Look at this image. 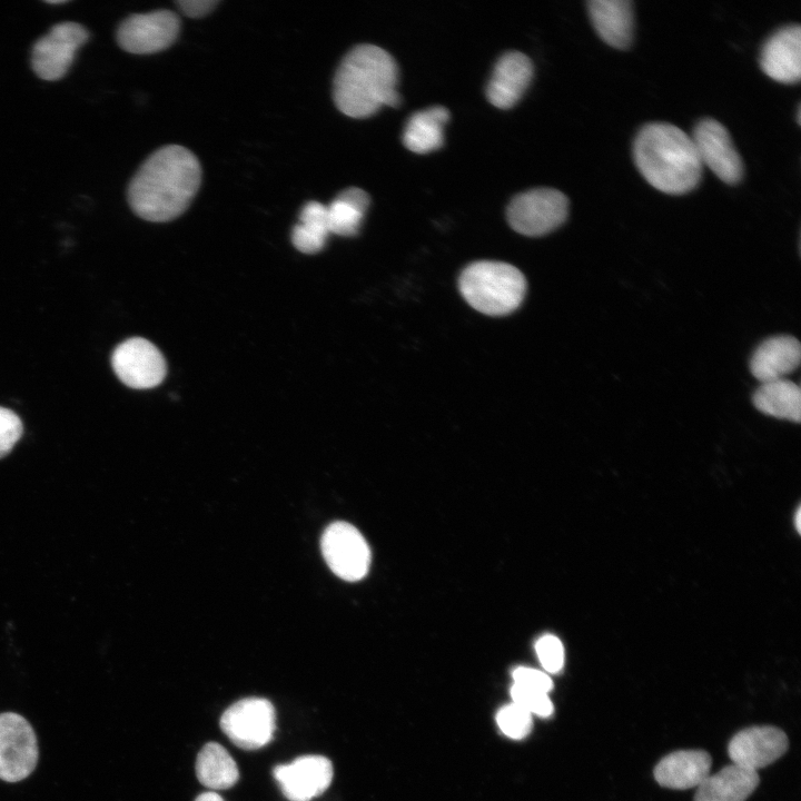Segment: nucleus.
I'll use <instances>...</instances> for the list:
<instances>
[{"label": "nucleus", "mask_w": 801, "mask_h": 801, "mask_svg": "<svg viewBox=\"0 0 801 801\" xmlns=\"http://www.w3.org/2000/svg\"><path fill=\"white\" fill-rule=\"evenodd\" d=\"M200 181L197 157L185 147L165 146L150 155L134 176L128 201L139 217L168 221L188 208Z\"/></svg>", "instance_id": "f257e3e1"}, {"label": "nucleus", "mask_w": 801, "mask_h": 801, "mask_svg": "<svg viewBox=\"0 0 801 801\" xmlns=\"http://www.w3.org/2000/svg\"><path fill=\"white\" fill-rule=\"evenodd\" d=\"M634 162L644 179L669 195H683L701 181L703 165L690 135L669 122H650L633 144Z\"/></svg>", "instance_id": "f03ea898"}, {"label": "nucleus", "mask_w": 801, "mask_h": 801, "mask_svg": "<svg viewBox=\"0 0 801 801\" xmlns=\"http://www.w3.org/2000/svg\"><path fill=\"white\" fill-rule=\"evenodd\" d=\"M398 69L394 58L374 44H359L342 60L334 77L333 96L339 111L366 118L383 106L397 107Z\"/></svg>", "instance_id": "7ed1b4c3"}, {"label": "nucleus", "mask_w": 801, "mask_h": 801, "mask_svg": "<svg viewBox=\"0 0 801 801\" xmlns=\"http://www.w3.org/2000/svg\"><path fill=\"white\" fill-rule=\"evenodd\" d=\"M458 287L476 310L502 316L515 310L526 291V280L514 266L501 261H476L461 274Z\"/></svg>", "instance_id": "20e7f679"}, {"label": "nucleus", "mask_w": 801, "mask_h": 801, "mask_svg": "<svg viewBox=\"0 0 801 801\" xmlns=\"http://www.w3.org/2000/svg\"><path fill=\"white\" fill-rule=\"evenodd\" d=\"M568 199L557 189L536 188L516 195L507 207L511 227L525 236L538 237L558 228L567 218Z\"/></svg>", "instance_id": "39448f33"}, {"label": "nucleus", "mask_w": 801, "mask_h": 801, "mask_svg": "<svg viewBox=\"0 0 801 801\" xmlns=\"http://www.w3.org/2000/svg\"><path fill=\"white\" fill-rule=\"evenodd\" d=\"M221 731L238 748L257 750L268 744L276 730V712L264 698H246L230 705L220 718Z\"/></svg>", "instance_id": "423d86ee"}, {"label": "nucleus", "mask_w": 801, "mask_h": 801, "mask_svg": "<svg viewBox=\"0 0 801 801\" xmlns=\"http://www.w3.org/2000/svg\"><path fill=\"white\" fill-rule=\"evenodd\" d=\"M38 744L30 723L14 712L0 713V779L14 783L31 774Z\"/></svg>", "instance_id": "0eeeda50"}, {"label": "nucleus", "mask_w": 801, "mask_h": 801, "mask_svg": "<svg viewBox=\"0 0 801 801\" xmlns=\"http://www.w3.org/2000/svg\"><path fill=\"white\" fill-rule=\"evenodd\" d=\"M322 552L329 568L349 582L362 580L370 565V550L360 532L349 523L335 522L322 536Z\"/></svg>", "instance_id": "6e6552de"}, {"label": "nucleus", "mask_w": 801, "mask_h": 801, "mask_svg": "<svg viewBox=\"0 0 801 801\" xmlns=\"http://www.w3.org/2000/svg\"><path fill=\"white\" fill-rule=\"evenodd\" d=\"M111 365L117 377L136 389L156 387L167 372L161 353L141 337H132L119 344L111 355Z\"/></svg>", "instance_id": "1a4fd4ad"}, {"label": "nucleus", "mask_w": 801, "mask_h": 801, "mask_svg": "<svg viewBox=\"0 0 801 801\" xmlns=\"http://www.w3.org/2000/svg\"><path fill=\"white\" fill-rule=\"evenodd\" d=\"M702 165L723 182L735 185L743 177V162L726 128L712 118L700 120L691 136Z\"/></svg>", "instance_id": "9d476101"}, {"label": "nucleus", "mask_w": 801, "mask_h": 801, "mask_svg": "<svg viewBox=\"0 0 801 801\" xmlns=\"http://www.w3.org/2000/svg\"><path fill=\"white\" fill-rule=\"evenodd\" d=\"M179 28V18L172 11L132 14L119 26L117 41L128 52L154 53L171 46L178 37Z\"/></svg>", "instance_id": "9b49d317"}, {"label": "nucleus", "mask_w": 801, "mask_h": 801, "mask_svg": "<svg viewBox=\"0 0 801 801\" xmlns=\"http://www.w3.org/2000/svg\"><path fill=\"white\" fill-rule=\"evenodd\" d=\"M88 39L87 30L76 22H61L33 46L31 65L38 77L58 80L68 71L77 49Z\"/></svg>", "instance_id": "f8f14e48"}, {"label": "nucleus", "mask_w": 801, "mask_h": 801, "mask_svg": "<svg viewBox=\"0 0 801 801\" xmlns=\"http://www.w3.org/2000/svg\"><path fill=\"white\" fill-rule=\"evenodd\" d=\"M273 775L287 800L312 801L330 785L333 765L323 755H303L276 765Z\"/></svg>", "instance_id": "ddd939ff"}, {"label": "nucleus", "mask_w": 801, "mask_h": 801, "mask_svg": "<svg viewBox=\"0 0 801 801\" xmlns=\"http://www.w3.org/2000/svg\"><path fill=\"white\" fill-rule=\"evenodd\" d=\"M789 746L787 734L774 726H752L736 733L730 741L728 753L733 764L756 771L780 756Z\"/></svg>", "instance_id": "4468645a"}, {"label": "nucleus", "mask_w": 801, "mask_h": 801, "mask_svg": "<svg viewBox=\"0 0 801 801\" xmlns=\"http://www.w3.org/2000/svg\"><path fill=\"white\" fill-rule=\"evenodd\" d=\"M760 67L771 79L797 83L801 78V27L789 24L777 30L764 42Z\"/></svg>", "instance_id": "2eb2a0df"}, {"label": "nucleus", "mask_w": 801, "mask_h": 801, "mask_svg": "<svg viewBox=\"0 0 801 801\" xmlns=\"http://www.w3.org/2000/svg\"><path fill=\"white\" fill-rule=\"evenodd\" d=\"M533 77V65L528 57L518 51L504 53L495 63L486 87L487 100L495 107H513L528 87Z\"/></svg>", "instance_id": "dca6fc26"}, {"label": "nucleus", "mask_w": 801, "mask_h": 801, "mask_svg": "<svg viewBox=\"0 0 801 801\" xmlns=\"http://www.w3.org/2000/svg\"><path fill=\"white\" fill-rule=\"evenodd\" d=\"M799 340L790 335H778L763 340L753 352L750 370L761 383L785 378L800 365Z\"/></svg>", "instance_id": "f3484780"}, {"label": "nucleus", "mask_w": 801, "mask_h": 801, "mask_svg": "<svg viewBox=\"0 0 801 801\" xmlns=\"http://www.w3.org/2000/svg\"><path fill=\"white\" fill-rule=\"evenodd\" d=\"M587 11L601 39L615 49L631 46L634 30V9L630 0H591Z\"/></svg>", "instance_id": "a211bd4d"}, {"label": "nucleus", "mask_w": 801, "mask_h": 801, "mask_svg": "<svg viewBox=\"0 0 801 801\" xmlns=\"http://www.w3.org/2000/svg\"><path fill=\"white\" fill-rule=\"evenodd\" d=\"M711 764V756L705 751H675L657 763L654 778L664 788L691 789L698 787L710 774Z\"/></svg>", "instance_id": "6ab92c4d"}, {"label": "nucleus", "mask_w": 801, "mask_h": 801, "mask_svg": "<svg viewBox=\"0 0 801 801\" xmlns=\"http://www.w3.org/2000/svg\"><path fill=\"white\" fill-rule=\"evenodd\" d=\"M759 782L756 771L732 763L709 774L696 787L694 801H745Z\"/></svg>", "instance_id": "aec40b11"}, {"label": "nucleus", "mask_w": 801, "mask_h": 801, "mask_svg": "<svg viewBox=\"0 0 801 801\" xmlns=\"http://www.w3.org/2000/svg\"><path fill=\"white\" fill-rule=\"evenodd\" d=\"M449 119L448 110L443 106L414 112L403 131V144L416 154H426L438 149L444 142V127Z\"/></svg>", "instance_id": "412c9836"}, {"label": "nucleus", "mask_w": 801, "mask_h": 801, "mask_svg": "<svg viewBox=\"0 0 801 801\" xmlns=\"http://www.w3.org/2000/svg\"><path fill=\"white\" fill-rule=\"evenodd\" d=\"M752 403L759 412L765 415L800 422V387L787 378L761 383L752 395Z\"/></svg>", "instance_id": "4be33fe9"}, {"label": "nucleus", "mask_w": 801, "mask_h": 801, "mask_svg": "<svg viewBox=\"0 0 801 801\" xmlns=\"http://www.w3.org/2000/svg\"><path fill=\"white\" fill-rule=\"evenodd\" d=\"M198 781L212 790L234 787L239 780V771L228 751L216 742H208L199 751L196 760Z\"/></svg>", "instance_id": "5701e85b"}, {"label": "nucleus", "mask_w": 801, "mask_h": 801, "mask_svg": "<svg viewBox=\"0 0 801 801\" xmlns=\"http://www.w3.org/2000/svg\"><path fill=\"white\" fill-rule=\"evenodd\" d=\"M369 205L367 192L357 187L343 190L327 206L330 234L355 236Z\"/></svg>", "instance_id": "b1692460"}, {"label": "nucleus", "mask_w": 801, "mask_h": 801, "mask_svg": "<svg viewBox=\"0 0 801 801\" xmlns=\"http://www.w3.org/2000/svg\"><path fill=\"white\" fill-rule=\"evenodd\" d=\"M329 231L327 206L318 201H308L299 214V221L291 231L293 245L304 254L320 251Z\"/></svg>", "instance_id": "393cba45"}, {"label": "nucleus", "mask_w": 801, "mask_h": 801, "mask_svg": "<svg viewBox=\"0 0 801 801\" xmlns=\"http://www.w3.org/2000/svg\"><path fill=\"white\" fill-rule=\"evenodd\" d=\"M496 720L502 732L512 739H522L532 729V714L515 703L502 708Z\"/></svg>", "instance_id": "a878e982"}, {"label": "nucleus", "mask_w": 801, "mask_h": 801, "mask_svg": "<svg viewBox=\"0 0 801 801\" xmlns=\"http://www.w3.org/2000/svg\"><path fill=\"white\" fill-rule=\"evenodd\" d=\"M513 703L530 714L547 718L553 713V703L547 693L514 684L511 690Z\"/></svg>", "instance_id": "bb28decb"}, {"label": "nucleus", "mask_w": 801, "mask_h": 801, "mask_svg": "<svg viewBox=\"0 0 801 801\" xmlns=\"http://www.w3.org/2000/svg\"><path fill=\"white\" fill-rule=\"evenodd\" d=\"M538 660L548 673H557L563 668L564 647L562 642L554 635L546 634L540 637L535 644Z\"/></svg>", "instance_id": "cd10ccee"}, {"label": "nucleus", "mask_w": 801, "mask_h": 801, "mask_svg": "<svg viewBox=\"0 0 801 801\" xmlns=\"http://www.w3.org/2000/svg\"><path fill=\"white\" fill-rule=\"evenodd\" d=\"M22 433L20 417L11 409L0 406V458L11 452Z\"/></svg>", "instance_id": "c85d7f7f"}, {"label": "nucleus", "mask_w": 801, "mask_h": 801, "mask_svg": "<svg viewBox=\"0 0 801 801\" xmlns=\"http://www.w3.org/2000/svg\"><path fill=\"white\" fill-rule=\"evenodd\" d=\"M513 679L514 684L535 691L548 693L553 689L551 678L540 670L521 666L514 670Z\"/></svg>", "instance_id": "c756f323"}, {"label": "nucleus", "mask_w": 801, "mask_h": 801, "mask_svg": "<svg viewBox=\"0 0 801 801\" xmlns=\"http://www.w3.org/2000/svg\"><path fill=\"white\" fill-rule=\"evenodd\" d=\"M218 3V0L177 1V6L180 8V10L190 18H200L208 14Z\"/></svg>", "instance_id": "7c9ffc66"}, {"label": "nucleus", "mask_w": 801, "mask_h": 801, "mask_svg": "<svg viewBox=\"0 0 801 801\" xmlns=\"http://www.w3.org/2000/svg\"><path fill=\"white\" fill-rule=\"evenodd\" d=\"M195 801H224V799L214 791H207L200 793Z\"/></svg>", "instance_id": "2f4dec72"}, {"label": "nucleus", "mask_w": 801, "mask_h": 801, "mask_svg": "<svg viewBox=\"0 0 801 801\" xmlns=\"http://www.w3.org/2000/svg\"><path fill=\"white\" fill-rule=\"evenodd\" d=\"M795 516H797V517H795V520H797V522H795L797 525H795V526H797L798 531H800V510H798Z\"/></svg>", "instance_id": "473e14b6"}, {"label": "nucleus", "mask_w": 801, "mask_h": 801, "mask_svg": "<svg viewBox=\"0 0 801 801\" xmlns=\"http://www.w3.org/2000/svg\"><path fill=\"white\" fill-rule=\"evenodd\" d=\"M47 2H48V3H51V4H60V3H65L66 1H63V0H58V1H57V0H51V1H47Z\"/></svg>", "instance_id": "72a5a7b5"}, {"label": "nucleus", "mask_w": 801, "mask_h": 801, "mask_svg": "<svg viewBox=\"0 0 801 801\" xmlns=\"http://www.w3.org/2000/svg\"><path fill=\"white\" fill-rule=\"evenodd\" d=\"M800 117H801L800 107H798V111H797V121H798V123H800Z\"/></svg>", "instance_id": "f704fd0d"}]
</instances>
